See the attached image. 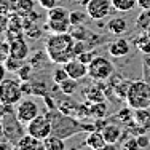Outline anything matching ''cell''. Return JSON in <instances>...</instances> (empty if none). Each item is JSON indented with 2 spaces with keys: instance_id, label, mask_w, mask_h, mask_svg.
<instances>
[{
  "instance_id": "e575fe53",
  "label": "cell",
  "mask_w": 150,
  "mask_h": 150,
  "mask_svg": "<svg viewBox=\"0 0 150 150\" xmlns=\"http://www.w3.org/2000/svg\"><path fill=\"white\" fill-rule=\"evenodd\" d=\"M10 42L0 40V62H5L6 58H10Z\"/></svg>"
},
{
  "instance_id": "c3c4849f",
  "label": "cell",
  "mask_w": 150,
  "mask_h": 150,
  "mask_svg": "<svg viewBox=\"0 0 150 150\" xmlns=\"http://www.w3.org/2000/svg\"><path fill=\"white\" fill-rule=\"evenodd\" d=\"M137 6L141 10H149L150 8V0H137Z\"/></svg>"
},
{
  "instance_id": "5b68a950",
  "label": "cell",
  "mask_w": 150,
  "mask_h": 150,
  "mask_svg": "<svg viewBox=\"0 0 150 150\" xmlns=\"http://www.w3.org/2000/svg\"><path fill=\"white\" fill-rule=\"evenodd\" d=\"M23 91H21V80L15 78H5L0 83V102L10 105H16L23 98Z\"/></svg>"
},
{
  "instance_id": "7c38bea8",
  "label": "cell",
  "mask_w": 150,
  "mask_h": 150,
  "mask_svg": "<svg viewBox=\"0 0 150 150\" xmlns=\"http://www.w3.org/2000/svg\"><path fill=\"white\" fill-rule=\"evenodd\" d=\"M10 56H13V58L16 59H21V61H26L29 58V45L26 43V40L24 38H19V40H15L10 43Z\"/></svg>"
},
{
  "instance_id": "277c9868",
  "label": "cell",
  "mask_w": 150,
  "mask_h": 150,
  "mask_svg": "<svg viewBox=\"0 0 150 150\" xmlns=\"http://www.w3.org/2000/svg\"><path fill=\"white\" fill-rule=\"evenodd\" d=\"M113 74H115V67L112 61H109L104 56H96L88 64V77L94 81H105L112 78Z\"/></svg>"
},
{
  "instance_id": "9a60e30c",
  "label": "cell",
  "mask_w": 150,
  "mask_h": 150,
  "mask_svg": "<svg viewBox=\"0 0 150 150\" xmlns=\"http://www.w3.org/2000/svg\"><path fill=\"white\" fill-rule=\"evenodd\" d=\"M104 144H105L104 134H102V131H98V129L90 131V134L86 136V139H85V145H86V147H90L91 150L101 149Z\"/></svg>"
},
{
  "instance_id": "f35d334b",
  "label": "cell",
  "mask_w": 150,
  "mask_h": 150,
  "mask_svg": "<svg viewBox=\"0 0 150 150\" xmlns=\"http://www.w3.org/2000/svg\"><path fill=\"white\" fill-rule=\"evenodd\" d=\"M94 58H96V53L93 51V50H88V51H85V53H81V54L77 56V59L81 61V62H85L86 66H88V64H90Z\"/></svg>"
},
{
  "instance_id": "d590c367",
  "label": "cell",
  "mask_w": 150,
  "mask_h": 150,
  "mask_svg": "<svg viewBox=\"0 0 150 150\" xmlns=\"http://www.w3.org/2000/svg\"><path fill=\"white\" fill-rule=\"evenodd\" d=\"M121 150H139L141 147H139V144H137V139L136 137H128L126 141H123L121 142Z\"/></svg>"
},
{
  "instance_id": "db71d44e",
  "label": "cell",
  "mask_w": 150,
  "mask_h": 150,
  "mask_svg": "<svg viewBox=\"0 0 150 150\" xmlns=\"http://www.w3.org/2000/svg\"><path fill=\"white\" fill-rule=\"evenodd\" d=\"M35 150H45V145H43V141H42V142H40V144H38V145H37V149H35Z\"/></svg>"
},
{
  "instance_id": "f6af8a7d",
  "label": "cell",
  "mask_w": 150,
  "mask_h": 150,
  "mask_svg": "<svg viewBox=\"0 0 150 150\" xmlns=\"http://www.w3.org/2000/svg\"><path fill=\"white\" fill-rule=\"evenodd\" d=\"M38 3H40L42 8H45L46 11L51 8H54L56 5H58V0H38Z\"/></svg>"
},
{
  "instance_id": "7a4b0ae2",
  "label": "cell",
  "mask_w": 150,
  "mask_h": 150,
  "mask_svg": "<svg viewBox=\"0 0 150 150\" xmlns=\"http://www.w3.org/2000/svg\"><path fill=\"white\" fill-rule=\"evenodd\" d=\"M46 115L51 120V126H53V136H58L61 139H67L72 137L74 134L81 133V131H93L94 129V123L93 125H83L80 123L78 118H74L72 115H66L58 109L53 110H46Z\"/></svg>"
},
{
  "instance_id": "d4e9b609",
  "label": "cell",
  "mask_w": 150,
  "mask_h": 150,
  "mask_svg": "<svg viewBox=\"0 0 150 150\" xmlns=\"http://www.w3.org/2000/svg\"><path fill=\"white\" fill-rule=\"evenodd\" d=\"M112 5L117 11H131L137 6V0H112Z\"/></svg>"
},
{
  "instance_id": "681fc988",
  "label": "cell",
  "mask_w": 150,
  "mask_h": 150,
  "mask_svg": "<svg viewBox=\"0 0 150 150\" xmlns=\"http://www.w3.org/2000/svg\"><path fill=\"white\" fill-rule=\"evenodd\" d=\"M6 72H8V70H6L5 64H3V62H0V83H2V81L6 78Z\"/></svg>"
},
{
  "instance_id": "ba28073f",
  "label": "cell",
  "mask_w": 150,
  "mask_h": 150,
  "mask_svg": "<svg viewBox=\"0 0 150 150\" xmlns=\"http://www.w3.org/2000/svg\"><path fill=\"white\" fill-rule=\"evenodd\" d=\"M16 117L21 123L27 125L29 121H32L35 117L40 113V109H38V104L32 99H21L16 104Z\"/></svg>"
},
{
  "instance_id": "e0dca14e",
  "label": "cell",
  "mask_w": 150,
  "mask_h": 150,
  "mask_svg": "<svg viewBox=\"0 0 150 150\" xmlns=\"http://www.w3.org/2000/svg\"><path fill=\"white\" fill-rule=\"evenodd\" d=\"M102 134H104L105 142H109V144H117L121 137V128L115 123H109L104 129H102Z\"/></svg>"
},
{
  "instance_id": "83f0119b",
  "label": "cell",
  "mask_w": 150,
  "mask_h": 150,
  "mask_svg": "<svg viewBox=\"0 0 150 150\" xmlns=\"http://www.w3.org/2000/svg\"><path fill=\"white\" fill-rule=\"evenodd\" d=\"M70 15V11L66 8V6H58L48 10V19H67Z\"/></svg>"
},
{
  "instance_id": "bcb514c9",
  "label": "cell",
  "mask_w": 150,
  "mask_h": 150,
  "mask_svg": "<svg viewBox=\"0 0 150 150\" xmlns=\"http://www.w3.org/2000/svg\"><path fill=\"white\" fill-rule=\"evenodd\" d=\"M11 11V5H10V0H0V13H8Z\"/></svg>"
},
{
  "instance_id": "9f6ffc18",
  "label": "cell",
  "mask_w": 150,
  "mask_h": 150,
  "mask_svg": "<svg viewBox=\"0 0 150 150\" xmlns=\"http://www.w3.org/2000/svg\"><path fill=\"white\" fill-rule=\"evenodd\" d=\"M145 34H147V35H149V38H150V29H149L147 32H145Z\"/></svg>"
},
{
  "instance_id": "836d02e7",
  "label": "cell",
  "mask_w": 150,
  "mask_h": 150,
  "mask_svg": "<svg viewBox=\"0 0 150 150\" xmlns=\"http://www.w3.org/2000/svg\"><path fill=\"white\" fill-rule=\"evenodd\" d=\"M67 78H69V74H67V70L64 66L53 70V81H54L56 85H61L64 80H67Z\"/></svg>"
},
{
  "instance_id": "f1b7e54d",
  "label": "cell",
  "mask_w": 150,
  "mask_h": 150,
  "mask_svg": "<svg viewBox=\"0 0 150 150\" xmlns=\"http://www.w3.org/2000/svg\"><path fill=\"white\" fill-rule=\"evenodd\" d=\"M32 74H34V66H32L30 62L23 64V66L19 67V70L16 72L18 78H19L21 81H27V80H30V78H32Z\"/></svg>"
},
{
  "instance_id": "30bf717a",
  "label": "cell",
  "mask_w": 150,
  "mask_h": 150,
  "mask_svg": "<svg viewBox=\"0 0 150 150\" xmlns=\"http://www.w3.org/2000/svg\"><path fill=\"white\" fill-rule=\"evenodd\" d=\"M64 67H66L69 77L75 78V80H81L83 77L88 75V66L85 62H81V61H78L77 58L69 61L67 64H64Z\"/></svg>"
},
{
  "instance_id": "74e56055",
  "label": "cell",
  "mask_w": 150,
  "mask_h": 150,
  "mask_svg": "<svg viewBox=\"0 0 150 150\" xmlns=\"http://www.w3.org/2000/svg\"><path fill=\"white\" fill-rule=\"evenodd\" d=\"M24 35H26L27 38H32V40H37V38H40L42 37V29H38L37 26H30L29 29H26L24 30Z\"/></svg>"
},
{
  "instance_id": "2e32d148",
  "label": "cell",
  "mask_w": 150,
  "mask_h": 150,
  "mask_svg": "<svg viewBox=\"0 0 150 150\" xmlns=\"http://www.w3.org/2000/svg\"><path fill=\"white\" fill-rule=\"evenodd\" d=\"M107 29H109L110 34L113 35H121L125 34L128 29V23L125 18L121 16H115V18H110V21L107 23Z\"/></svg>"
},
{
  "instance_id": "ffe728a7",
  "label": "cell",
  "mask_w": 150,
  "mask_h": 150,
  "mask_svg": "<svg viewBox=\"0 0 150 150\" xmlns=\"http://www.w3.org/2000/svg\"><path fill=\"white\" fill-rule=\"evenodd\" d=\"M134 24H136V27H137L139 30L147 32L150 29V8L149 10H142V11L137 15V18H136Z\"/></svg>"
},
{
  "instance_id": "b9f144b4",
  "label": "cell",
  "mask_w": 150,
  "mask_h": 150,
  "mask_svg": "<svg viewBox=\"0 0 150 150\" xmlns=\"http://www.w3.org/2000/svg\"><path fill=\"white\" fill-rule=\"evenodd\" d=\"M136 139H137V144H139V147H141V149H147L150 145V137L147 134H139Z\"/></svg>"
},
{
  "instance_id": "ac0fdd59",
  "label": "cell",
  "mask_w": 150,
  "mask_h": 150,
  "mask_svg": "<svg viewBox=\"0 0 150 150\" xmlns=\"http://www.w3.org/2000/svg\"><path fill=\"white\" fill-rule=\"evenodd\" d=\"M42 141H38V139H35L34 136L30 134H24L23 137L19 139V141L16 142L15 149L16 150H35L37 149V145L40 144Z\"/></svg>"
},
{
  "instance_id": "6da1fadb",
  "label": "cell",
  "mask_w": 150,
  "mask_h": 150,
  "mask_svg": "<svg viewBox=\"0 0 150 150\" xmlns=\"http://www.w3.org/2000/svg\"><path fill=\"white\" fill-rule=\"evenodd\" d=\"M74 45L75 40L69 32L67 34H53L46 38L45 51L51 62L58 64V66H64L69 61L77 58L74 51Z\"/></svg>"
},
{
  "instance_id": "6f0895ef",
  "label": "cell",
  "mask_w": 150,
  "mask_h": 150,
  "mask_svg": "<svg viewBox=\"0 0 150 150\" xmlns=\"http://www.w3.org/2000/svg\"><path fill=\"white\" fill-rule=\"evenodd\" d=\"M0 142H2V136H0Z\"/></svg>"
},
{
  "instance_id": "7dc6e473",
  "label": "cell",
  "mask_w": 150,
  "mask_h": 150,
  "mask_svg": "<svg viewBox=\"0 0 150 150\" xmlns=\"http://www.w3.org/2000/svg\"><path fill=\"white\" fill-rule=\"evenodd\" d=\"M98 150H120V147L117 144H109V142H105V144L102 145L101 149H98Z\"/></svg>"
},
{
  "instance_id": "44dd1931",
  "label": "cell",
  "mask_w": 150,
  "mask_h": 150,
  "mask_svg": "<svg viewBox=\"0 0 150 150\" xmlns=\"http://www.w3.org/2000/svg\"><path fill=\"white\" fill-rule=\"evenodd\" d=\"M107 113V104L104 101L102 102H90V117L94 120L104 118Z\"/></svg>"
},
{
  "instance_id": "816d5d0a",
  "label": "cell",
  "mask_w": 150,
  "mask_h": 150,
  "mask_svg": "<svg viewBox=\"0 0 150 150\" xmlns=\"http://www.w3.org/2000/svg\"><path fill=\"white\" fill-rule=\"evenodd\" d=\"M144 62H145V66L150 67V53L149 54H144Z\"/></svg>"
},
{
  "instance_id": "d6986e66",
  "label": "cell",
  "mask_w": 150,
  "mask_h": 150,
  "mask_svg": "<svg viewBox=\"0 0 150 150\" xmlns=\"http://www.w3.org/2000/svg\"><path fill=\"white\" fill-rule=\"evenodd\" d=\"M78 105H80V104L75 102L74 99L66 98V99H62V101L58 102V110H61V112L66 113V115H75V113H77Z\"/></svg>"
},
{
  "instance_id": "d6a6232c",
  "label": "cell",
  "mask_w": 150,
  "mask_h": 150,
  "mask_svg": "<svg viewBox=\"0 0 150 150\" xmlns=\"http://www.w3.org/2000/svg\"><path fill=\"white\" fill-rule=\"evenodd\" d=\"M3 64H5V67H6V70H8V72L16 74L18 70H19V67L24 64V61L16 59V58H13V56H10V58H6V61Z\"/></svg>"
},
{
  "instance_id": "8d00e7d4",
  "label": "cell",
  "mask_w": 150,
  "mask_h": 150,
  "mask_svg": "<svg viewBox=\"0 0 150 150\" xmlns=\"http://www.w3.org/2000/svg\"><path fill=\"white\" fill-rule=\"evenodd\" d=\"M24 35V30H15V29H8L5 32V40H8L10 43L15 40H19V38H23Z\"/></svg>"
},
{
  "instance_id": "f907efd6",
  "label": "cell",
  "mask_w": 150,
  "mask_h": 150,
  "mask_svg": "<svg viewBox=\"0 0 150 150\" xmlns=\"http://www.w3.org/2000/svg\"><path fill=\"white\" fill-rule=\"evenodd\" d=\"M0 150H16V149L10 142H0Z\"/></svg>"
},
{
  "instance_id": "4fadbf2b",
  "label": "cell",
  "mask_w": 150,
  "mask_h": 150,
  "mask_svg": "<svg viewBox=\"0 0 150 150\" xmlns=\"http://www.w3.org/2000/svg\"><path fill=\"white\" fill-rule=\"evenodd\" d=\"M83 96L88 102H102L105 99V91H104V88H102V81H98L96 85L86 88L83 93Z\"/></svg>"
},
{
  "instance_id": "603a6c76",
  "label": "cell",
  "mask_w": 150,
  "mask_h": 150,
  "mask_svg": "<svg viewBox=\"0 0 150 150\" xmlns=\"http://www.w3.org/2000/svg\"><path fill=\"white\" fill-rule=\"evenodd\" d=\"M69 34L74 37V40H85L86 42L91 35V30H88L86 27L81 24V26H72L69 30Z\"/></svg>"
},
{
  "instance_id": "cb8c5ba5",
  "label": "cell",
  "mask_w": 150,
  "mask_h": 150,
  "mask_svg": "<svg viewBox=\"0 0 150 150\" xmlns=\"http://www.w3.org/2000/svg\"><path fill=\"white\" fill-rule=\"evenodd\" d=\"M78 80H75V78H67V80H64L62 83L59 85V90L61 93H62L64 96H72L75 91H77V88H78V83H77Z\"/></svg>"
},
{
  "instance_id": "52a82bcc",
  "label": "cell",
  "mask_w": 150,
  "mask_h": 150,
  "mask_svg": "<svg viewBox=\"0 0 150 150\" xmlns=\"http://www.w3.org/2000/svg\"><path fill=\"white\" fill-rule=\"evenodd\" d=\"M3 136L6 137V141L11 145H16V142L24 136L23 125L16 117V112H10L3 117Z\"/></svg>"
},
{
  "instance_id": "ee69618b",
  "label": "cell",
  "mask_w": 150,
  "mask_h": 150,
  "mask_svg": "<svg viewBox=\"0 0 150 150\" xmlns=\"http://www.w3.org/2000/svg\"><path fill=\"white\" fill-rule=\"evenodd\" d=\"M43 102H45V105L48 107L50 110H53V109H58V102H54V99H53V96H50V94H45V96H43Z\"/></svg>"
},
{
  "instance_id": "8992f818",
  "label": "cell",
  "mask_w": 150,
  "mask_h": 150,
  "mask_svg": "<svg viewBox=\"0 0 150 150\" xmlns=\"http://www.w3.org/2000/svg\"><path fill=\"white\" fill-rule=\"evenodd\" d=\"M26 131L27 134L34 136L38 141H43L48 136H51L53 133V126H51V120L48 118L46 113H38L32 121L26 125Z\"/></svg>"
},
{
  "instance_id": "f5cc1de1",
  "label": "cell",
  "mask_w": 150,
  "mask_h": 150,
  "mask_svg": "<svg viewBox=\"0 0 150 150\" xmlns=\"http://www.w3.org/2000/svg\"><path fill=\"white\" fill-rule=\"evenodd\" d=\"M77 2H78V3H80V5H81V6H86V5H88V3H90V2H91V0H77Z\"/></svg>"
},
{
  "instance_id": "484cf974",
  "label": "cell",
  "mask_w": 150,
  "mask_h": 150,
  "mask_svg": "<svg viewBox=\"0 0 150 150\" xmlns=\"http://www.w3.org/2000/svg\"><path fill=\"white\" fill-rule=\"evenodd\" d=\"M134 46L142 53V54H149L150 53V38H149V35L142 34V35H139V37H136Z\"/></svg>"
},
{
  "instance_id": "ab89813d",
  "label": "cell",
  "mask_w": 150,
  "mask_h": 150,
  "mask_svg": "<svg viewBox=\"0 0 150 150\" xmlns=\"http://www.w3.org/2000/svg\"><path fill=\"white\" fill-rule=\"evenodd\" d=\"M8 24H10L8 15L0 13V34H5V32L8 30Z\"/></svg>"
},
{
  "instance_id": "60d3db41",
  "label": "cell",
  "mask_w": 150,
  "mask_h": 150,
  "mask_svg": "<svg viewBox=\"0 0 150 150\" xmlns=\"http://www.w3.org/2000/svg\"><path fill=\"white\" fill-rule=\"evenodd\" d=\"M117 117H118L120 120L129 121V120H131V117H133V110H131V107H129V105H128L126 109H121L120 112H118V115H117Z\"/></svg>"
},
{
  "instance_id": "3957f363",
  "label": "cell",
  "mask_w": 150,
  "mask_h": 150,
  "mask_svg": "<svg viewBox=\"0 0 150 150\" xmlns=\"http://www.w3.org/2000/svg\"><path fill=\"white\" fill-rule=\"evenodd\" d=\"M126 102L133 110L150 109V85L144 80L133 81L126 96Z\"/></svg>"
},
{
  "instance_id": "4dcf8cb0",
  "label": "cell",
  "mask_w": 150,
  "mask_h": 150,
  "mask_svg": "<svg viewBox=\"0 0 150 150\" xmlns=\"http://www.w3.org/2000/svg\"><path fill=\"white\" fill-rule=\"evenodd\" d=\"M86 16H88V13H85V11H78V10L70 11V15H69L70 24H72V26H81V24L86 21Z\"/></svg>"
},
{
  "instance_id": "f546056e",
  "label": "cell",
  "mask_w": 150,
  "mask_h": 150,
  "mask_svg": "<svg viewBox=\"0 0 150 150\" xmlns=\"http://www.w3.org/2000/svg\"><path fill=\"white\" fill-rule=\"evenodd\" d=\"M45 94H48V85H46V81H42V80L32 81V96L43 98Z\"/></svg>"
},
{
  "instance_id": "11a10c76",
  "label": "cell",
  "mask_w": 150,
  "mask_h": 150,
  "mask_svg": "<svg viewBox=\"0 0 150 150\" xmlns=\"http://www.w3.org/2000/svg\"><path fill=\"white\" fill-rule=\"evenodd\" d=\"M0 136H3V120L0 118Z\"/></svg>"
},
{
  "instance_id": "1f68e13d",
  "label": "cell",
  "mask_w": 150,
  "mask_h": 150,
  "mask_svg": "<svg viewBox=\"0 0 150 150\" xmlns=\"http://www.w3.org/2000/svg\"><path fill=\"white\" fill-rule=\"evenodd\" d=\"M46 59H50L46 51H35L30 56V64L34 66V69H37V67L43 66V62H46Z\"/></svg>"
},
{
  "instance_id": "5bb4252c",
  "label": "cell",
  "mask_w": 150,
  "mask_h": 150,
  "mask_svg": "<svg viewBox=\"0 0 150 150\" xmlns=\"http://www.w3.org/2000/svg\"><path fill=\"white\" fill-rule=\"evenodd\" d=\"M72 24H70V19H48L46 23V29L51 30L53 34H67L70 30Z\"/></svg>"
},
{
  "instance_id": "7402d4cb",
  "label": "cell",
  "mask_w": 150,
  "mask_h": 150,
  "mask_svg": "<svg viewBox=\"0 0 150 150\" xmlns=\"http://www.w3.org/2000/svg\"><path fill=\"white\" fill-rule=\"evenodd\" d=\"M43 145H45V150H66L64 139L58 137V136H53V134L43 139Z\"/></svg>"
},
{
  "instance_id": "9c48e42d",
  "label": "cell",
  "mask_w": 150,
  "mask_h": 150,
  "mask_svg": "<svg viewBox=\"0 0 150 150\" xmlns=\"http://www.w3.org/2000/svg\"><path fill=\"white\" fill-rule=\"evenodd\" d=\"M85 8H86L88 18L94 21H102L112 13V10H115L112 5V0H91Z\"/></svg>"
},
{
  "instance_id": "8fae6325",
  "label": "cell",
  "mask_w": 150,
  "mask_h": 150,
  "mask_svg": "<svg viewBox=\"0 0 150 150\" xmlns=\"http://www.w3.org/2000/svg\"><path fill=\"white\" fill-rule=\"evenodd\" d=\"M107 51H109V54L115 59L125 58V56L129 53V43H128V40H125V38H117V40L110 42V43L107 45Z\"/></svg>"
},
{
  "instance_id": "4316f807",
  "label": "cell",
  "mask_w": 150,
  "mask_h": 150,
  "mask_svg": "<svg viewBox=\"0 0 150 150\" xmlns=\"http://www.w3.org/2000/svg\"><path fill=\"white\" fill-rule=\"evenodd\" d=\"M131 83H133V81H125V80H120L117 85H113V93H115L117 98H118V99H126Z\"/></svg>"
},
{
  "instance_id": "7bdbcfd3",
  "label": "cell",
  "mask_w": 150,
  "mask_h": 150,
  "mask_svg": "<svg viewBox=\"0 0 150 150\" xmlns=\"http://www.w3.org/2000/svg\"><path fill=\"white\" fill-rule=\"evenodd\" d=\"M21 91H23L24 96H32V81H21Z\"/></svg>"
}]
</instances>
